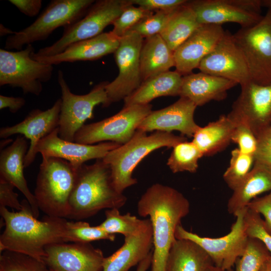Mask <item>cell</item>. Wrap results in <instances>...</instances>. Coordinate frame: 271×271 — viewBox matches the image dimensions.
<instances>
[{
    "label": "cell",
    "instance_id": "cell-1",
    "mask_svg": "<svg viewBox=\"0 0 271 271\" xmlns=\"http://www.w3.org/2000/svg\"><path fill=\"white\" fill-rule=\"evenodd\" d=\"M17 212L0 207L5 228L0 237V251H10L30 256L44 263L45 247L49 244L68 242L65 218L46 216L35 218L27 199Z\"/></svg>",
    "mask_w": 271,
    "mask_h": 271
},
{
    "label": "cell",
    "instance_id": "cell-2",
    "mask_svg": "<svg viewBox=\"0 0 271 271\" xmlns=\"http://www.w3.org/2000/svg\"><path fill=\"white\" fill-rule=\"evenodd\" d=\"M137 210L141 216H149L152 224L154 248L151 271H165L170 248L176 240V228L189 213V202L176 189L156 183L141 196Z\"/></svg>",
    "mask_w": 271,
    "mask_h": 271
},
{
    "label": "cell",
    "instance_id": "cell-3",
    "mask_svg": "<svg viewBox=\"0 0 271 271\" xmlns=\"http://www.w3.org/2000/svg\"><path fill=\"white\" fill-rule=\"evenodd\" d=\"M126 201V197L113 185L109 166L102 159H97L93 164L78 168L68 218H87L104 209H119Z\"/></svg>",
    "mask_w": 271,
    "mask_h": 271
},
{
    "label": "cell",
    "instance_id": "cell-4",
    "mask_svg": "<svg viewBox=\"0 0 271 271\" xmlns=\"http://www.w3.org/2000/svg\"><path fill=\"white\" fill-rule=\"evenodd\" d=\"M186 141L185 137L172 132L156 131L147 135L145 131L137 130L129 141L110 151L102 160L110 167L115 188L123 193L125 189L137 183L132 173L145 157L157 149L173 148Z\"/></svg>",
    "mask_w": 271,
    "mask_h": 271
},
{
    "label": "cell",
    "instance_id": "cell-5",
    "mask_svg": "<svg viewBox=\"0 0 271 271\" xmlns=\"http://www.w3.org/2000/svg\"><path fill=\"white\" fill-rule=\"evenodd\" d=\"M78 169L66 160L42 157L34 195L47 216L68 218Z\"/></svg>",
    "mask_w": 271,
    "mask_h": 271
},
{
    "label": "cell",
    "instance_id": "cell-6",
    "mask_svg": "<svg viewBox=\"0 0 271 271\" xmlns=\"http://www.w3.org/2000/svg\"><path fill=\"white\" fill-rule=\"evenodd\" d=\"M93 0H53L30 25L8 36L5 48L22 50L47 38L57 28L71 25L83 17L94 4Z\"/></svg>",
    "mask_w": 271,
    "mask_h": 271
},
{
    "label": "cell",
    "instance_id": "cell-7",
    "mask_svg": "<svg viewBox=\"0 0 271 271\" xmlns=\"http://www.w3.org/2000/svg\"><path fill=\"white\" fill-rule=\"evenodd\" d=\"M129 1L101 0L94 2L85 15L64 28L62 37L52 45L33 52L35 57L52 56L63 52L71 44L95 37L113 24L129 4Z\"/></svg>",
    "mask_w": 271,
    "mask_h": 271
},
{
    "label": "cell",
    "instance_id": "cell-8",
    "mask_svg": "<svg viewBox=\"0 0 271 271\" xmlns=\"http://www.w3.org/2000/svg\"><path fill=\"white\" fill-rule=\"evenodd\" d=\"M34 51L32 44L19 51L0 49L1 86L20 88L24 94H41L42 83L51 79L54 68L32 58Z\"/></svg>",
    "mask_w": 271,
    "mask_h": 271
},
{
    "label": "cell",
    "instance_id": "cell-9",
    "mask_svg": "<svg viewBox=\"0 0 271 271\" xmlns=\"http://www.w3.org/2000/svg\"><path fill=\"white\" fill-rule=\"evenodd\" d=\"M245 59L250 80L271 83V10L253 26L241 28L233 34Z\"/></svg>",
    "mask_w": 271,
    "mask_h": 271
},
{
    "label": "cell",
    "instance_id": "cell-10",
    "mask_svg": "<svg viewBox=\"0 0 271 271\" xmlns=\"http://www.w3.org/2000/svg\"><path fill=\"white\" fill-rule=\"evenodd\" d=\"M58 82L61 92V106L59 121V136L65 141L73 142L77 131L85 121L93 117V110L96 105L107 106L105 85L102 82L95 86L85 94L73 93L64 76L63 72H58Z\"/></svg>",
    "mask_w": 271,
    "mask_h": 271
},
{
    "label": "cell",
    "instance_id": "cell-11",
    "mask_svg": "<svg viewBox=\"0 0 271 271\" xmlns=\"http://www.w3.org/2000/svg\"><path fill=\"white\" fill-rule=\"evenodd\" d=\"M151 104L124 106L116 114L99 121L84 124L74 142L94 145L105 141L123 145L134 135L141 122L152 112Z\"/></svg>",
    "mask_w": 271,
    "mask_h": 271
},
{
    "label": "cell",
    "instance_id": "cell-12",
    "mask_svg": "<svg viewBox=\"0 0 271 271\" xmlns=\"http://www.w3.org/2000/svg\"><path fill=\"white\" fill-rule=\"evenodd\" d=\"M244 208L234 216L236 219L229 233L218 238L201 236L186 230L179 224L175 230L177 239H189L201 246L209 255L215 266L223 270L232 268L237 259L244 253L248 237L245 230Z\"/></svg>",
    "mask_w": 271,
    "mask_h": 271
},
{
    "label": "cell",
    "instance_id": "cell-13",
    "mask_svg": "<svg viewBox=\"0 0 271 271\" xmlns=\"http://www.w3.org/2000/svg\"><path fill=\"white\" fill-rule=\"evenodd\" d=\"M143 42L144 38L132 31L120 38L119 46L114 53L118 74L105 85L108 106L113 102L124 99L143 82L140 53Z\"/></svg>",
    "mask_w": 271,
    "mask_h": 271
},
{
    "label": "cell",
    "instance_id": "cell-14",
    "mask_svg": "<svg viewBox=\"0 0 271 271\" xmlns=\"http://www.w3.org/2000/svg\"><path fill=\"white\" fill-rule=\"evenodd\" d=\"M188 4L201 25L234 23L246 28L255 25L263 16L261 0H195Z\"/></svg>",
    "mask_w": 271,
    "mask_h": 271
},
{
    "label": "cell",
    "instance_id": "cell-15",
    "mask_svg": "<svg viewBox=\"0 0 271 271\" xmlns=\"http://www.w3.org/2000/svg\"><path fill=\"white\" fill-rule=\"evenodd\" d=\"M227 115L235 122L247 124L256 136L271 125V83L260 85L250 81L241 85Z\"/></svg>",
    "mask_w": 271,
    "mask_h": 271
},
{
    "label": "cell",
    "instance_id": "cell-16",
    "mask_svg": "<svg viewBox=\"0 0 271 271\" xmlns=\"http://www.w3.org/2000/svg\"><path fill=\"white\" fill-rule=\"evenodd\" d=\"M201 72L234 81L240 86L251 81L242 52L232 34H225L213 50L200 62Z\"/></svg>",
    "mask_w": 271,
    "mask_h": 271
},
{
    "label": "cell",
    "instance_id": "cell-17",
    "mask_svg": "<svg viewBox=\"0 0 271 271\" xmlns=\"http://www.w3.org/2000/svg\"><path fill=\"white\" fill-rule=\"evenodd\" d=\"M45 250L44 263L55 271H102L103 253L90 243H56Z\"/></svg>",
    "mask_w": 271,
    "mask_h": 271
},
{
    "label": "cell",
    "instance_id": "cell-18",
    "mask_svg": "<svg viewBox=\"0 0 271 271\" xmlns=\"http://www.w3.org/2000/svg\"><path fill=\"white\" fill-rule=\"evenodd\" d=\"M61 106V99L59 98L51 108L45 110H32L20 122L0 129L1 139L19 134L30 141L25 157V168L28 167L34 161L37 155L36 148L39 141L58 127Z\"/></svg>",
    "mask_w": 271,
    "mask_h": 271
},
{
    "label": "cell",
    "instance_id": "cell-19",
    "mask_svg": "<svg viewBox=\"0 0 271 271\" xmlns=\"http://www.w3.org/2000/svg\"><path fill=\"white\" fill-rule=\"evenodd\" d=\"M121 145L111 142L85 145L65 141L59 137L58 127L39 141L36 153H40L42 157L66 160L78 169L86 161L103 159L108 152Z\"/></svg>",
    "mask_w": 271,
    "mask_h": 271
},
{
    "label": "cell",
    "instance_id": "cell-20",
    "mask_svg": "<svg viewBox=\"0 0 271 271\" xmlns=\"http://www.w3.org/2000/svg\"><path fill=\"white\" fill-rule=\"evenodd\" d=\"M197 107L189 99L180 97L166 107L152 111L141 122L137 130L146 132L154 130L172 132L177 130L181 136L192 138L200 127L194 118Z\"/></svg>",
    "mask_w": 271,
    "mask_h": 271
},
{
    "label": "cell",
    "instance_id": "cell-21",
    "mask_svg": "<svg viewBox=\"0 0 271 271\" xmlns=\"http://www.w3.org/2000/svg\"><path fill=\"white\" fill-rule=\"evenodd\" d=\"M221 25H202L174 52L175 67L182 75L198 68L225 34Z\"/></svg>",
    "mask_w": 271,
    "mask_h": 271
},
{
    "label": "cell",
    "instance_id": "cell-22",
    "mask_svg": "<svg viewBox=\"0 0 271 271\" xmlns=\"http://www.w3.org/2000/svg\"><path fill=\"white\" fill-rule=\"evenodd\" d=\"M153 246L151 220L142 219L136 231L124 236L123 244L111 255L105 257L102 271H128L148 255Z\"/></svg>",
    "mask_w": 271,
    "mask_h": 271
},
{
    "label": "cell",
    "instance_id": "cell-23",
    "mask_svg": "<svg viewBox=\"0 0 271 271\" xmlns=\"http://www.w3.org/2000/svg\"><path fill=\"white\" fill-rule=\"evenodd\" d=\"M28 149L26 138L19 136L9 146L1 151L0 178L12 184L23 193L31 206L34 216L38 218L40 209L24 175L25 159Z\"/></svg>",
    "mask_w": 271,
    "mask_h": 271
},
{
    "label": "cell",
    "instance_id": "cell-24",
    "mask_svg": "<svg viewBox=\"0 0 271 271\" xmlns=\"http://www.w3.org/2000/svg\"><path fill=\"white\" fill-rule=\"evenodd\" d=\"M120 38L110 31L83 41L73 43L63 52L49 57H35L34 59L50 65L78 61L95 60L114 53L119 44Z\"/></svg>",
    "mask_w": 271,
    "mask_h": 271
},
{
    "label": "cell",
    "instance_id": "cell-25",
    "mask_svg": "<svg viewBox=\"0 0 271 271\" xmlns=\"http://www.w3.org/2000/svg\"><path fill=\"white\" fill-rule=\"evenodd\" d=\"M237 85L230 80L202 72L191 73L183 77L179 96L201 106L212 100L225 99L227 91Z\"/></svg>",
    "mask_w": 271,
    "mask_h": 271
},
{
    "label": "cell",
    "instance_id": "cell-26",
    "mask_svg": "<svg viewBox=\"0 0 271 271\" xmlns=\"http://www.w3.org/2000/svg\"><path fill=\"white\" fill-rule=\"evenodd\" d=\"M267 191H271V167L254 163L246 177L233 190L227 203L228 212L235 215L257 195Z\"/></svg>",
    "mask_w": 271,
    "mask_h": 271
},
{
    "label": "cell",
    "instance_id": "cell-27",
    "mask_svg": "<svg viewBox=\"0 0 271 271\" xmlns=\"http://www.w3.org/2000/svg\"><path fill=\"white\" fill-rule=\"evenodd\" d=\"M214 264L198 244L189 239H177L170 248L165 271H209Z\"/></svg>",
    "mask_w": 271,
    "mask_h": 271
},
{
    "label": "cell",
    "instance_id": "cell-28",
    "mask_svg": "<svg viewBox=\"0 0 271 271\" xmlns=\"http://www.w3.org/2000/svg\"><path fill=\"white\" fill-rule=\"evenodd\" d=\"M182 75L177 71H168L150 77L124 99V106L149 104L161 96H179Z\"/></svg>",
    "mask_w": 271,
    "mask_h": 271
},
{
    "label": "cell",
    "instance_id": "cell-29",
    "mask_svg": "<svg viewBox=\"0 0 271 271\" xmlns=\"http://www.w3.org/2000/svg\"><path fill=\"white\" fill-rule=\"evenodd\" d=\"M235 122L227 115L199 128L193 136L192 142L203 156H213L224 150L231 142Z\"/></svg>",
    "mask_w": 271,
    "mask_h": 271
},
{
    "label": "cell",
    "instance_id": "cell-30",
    "mask_svg": "<svg viewBox=\"0 0 271 271\" xmlns=\"http://www.w3.org/2000/svg\"><path fill=\"white\" fill-rule=\"evenodd\" d=\"M143 81L175 66L174 52L160 34L146 38L140 53Z\"/></svg>",
    "mask_w": 271,
    "mask_h": 271
},
{
    "label": "cell",
    "instance_id": "cell-31",
    "mask_svg": "<svg viewBox=\"0 0 271 271\" xmlns=\"http://www.w3.org/2000/svg\"><path fill=\"white\" fill-rule=\"evenodd\" d=\"M188 2L172 14L160 34L173 52L202 25Z\"/></svg>",
    "mask_w": 271,
    "mask_h": 271
},
{
    "label": "cell",
    "instance_id": "cell-32",
    "mask_svg": "<svg viewBox=\"0 0 271 271\" xmlns=\"http://www.w3.org/2000/svg\"><path fill=\"white\" fill-rule=\"evenodd\" d=\"M203 156L202 152L192 142L186 141L173 148L167 165L173 173H195L198 168V161Z\"/></svg>",
    "mask_w": 271,
    "mask_h": 271
},
{
    "label": "cell",
    "instance_id": "cell-33",
    "mask_svg": "<svg viewBox=\"0 0 271 271\" xmlns=\"http://www.w3.org/2000/svg\"><path fill=\"white\" fill-rule=\"evenodd\" d=\"M270 253L259 240L249 238L243 254L236 261L235 268L226 271H259Z\"/></svg>",
    "mask_w": 271,
    "mask_h": 271
},
{
    "label": "cell",
    "instance_id": "cell-34",
    "mask_svg": "<svg viewBox=\"0 0 271 271\" xmlns=\"http://www.w3.org/2000/svg\"><path fill=\"white\" fill-rule=\"evenodd\" d=\"M119 209L112 208L105 211V219L99 226L110 234L120 233L126 236L136 231L142 223V219L127 213L121 215Z\"/></svg>",
    "mask_w": 271,
    "mask_h": 271
},
{
    "label": "cell",
    "instance_id": "cell-35",
    "mask_svg": "<svg viewBox=\"0 0 271 271\" xmlns=\"http://www.w3.org/2000/svg\"><path fill=\"white\" fill-rule=\"evenodd\" d=\"M254 162L253 155L243 154L238 148L231 151L229 165L223 175L231 189L233 190L246 177Z\"/></svg>",
    "mask_w": 271,
    "mask_h": 271
},
{
    "label": "cell",
    "instance_id": "cell-36",
    "mask_svg": "<svg viewBox=\"0 0 271 271\" xmlns=\"http://www.w3.org/2000/svg\"><path fill=\"white\" fill-rule=\"evenodd\" d=\"M68 242H86L106 239L114 241L115 234H110L102 229L99 225L90 226L82 221H68L67 223Z\"/></svg>",
    "mask_w": 271,
    "mask_h": 271
},
{
    "label": "cell",
    "instance_id": "cell-37",
    "mask_svg": "<svg viewBox=\"0 0 271 271\" xmlns=\"http://www.w3.org/2000/svg\"><path fill=\"white\" fill-rule=\"evenodd\" d=\"M46 265L28 255L10 251L1 253L0 271H45Z\"/></svg>",
    "mask_w": 271,
    "mask_h": 271
},
{
    "label": "cell",
    "instance_id": "cell-38",
    "mask_svg": "<svg viewBox=\"0 0 271 271\" xmlns=\"http://www.w3.org/2000/svg\"><path fill=\"white\" fill-rule=\"evenodd\" d=\"M152 13L153 12L152 11L145 10L140 7H135L130 2L113 23V28L111 32L115 36L120 38L141 20Z\"/></svg>",
    "mask_w": 271,
    "mask_h": 271
},
{
    "label": "cell",
    "instance_id": "cell-39",
    "mask_svg": "<svg viewBox=\"0 0 271 271\" xmlns=\"http://www.w3.org/2000/svg\"><path fill=\"white\" fill-rule=\"evenodd\" d=\"M244 220L245 232L248 238L259 240L271 253V234L267 230L260 215L246 207Z\"/></svg>",
    "mask_w": 271,
    "mask_h": 271
},
{
    "label": "cell",
    "instance_id": "cell-40",
    "mask_svg": "<svg viewBox=\"0 0 271 271\" xmlns=\"http://www.w3.org/2000/svg\"><path fill=\"white\" fill-rule=\"evenodd\" d=\"M175 11H156L143 19L130 31L136 32L143 38L160 34Z\"/></svg>",
    "mask_w": 271,
    "mask_h": 271
},
{
    "label": "cell",
    "instance_id": "cell-41",
    "mask_svg": "<svg viewBox=\"0 0 271 271\" xmlns=\"http://www.w3.org/2000/svg\"><path fill=\"white\" fill-rule=\"evenodd\" d=\"M231 142L237 144L242 153L253 156L256 147V138L251 128L243 122H235Z\"/></svg>",
    "mask_w": 271,
    "mask_h": 271
},
{
    "label": "cell",
    "instance_id": "cell-42",
    "mask_svg": "<svg viewBox=\"0 0 271 271\" xmlns=\"http://www.w3.org/2000/svg\"><path fill=\"white\" fill-rule=\"evenodd\" d=\"M256 147L253 154L254 163L271 167V125L256 136Z\"/></svg>",
    "mask_w": 271,
    "mask_h": 271
},
{
    "label": "cell",
    "instance_id": "cell-43",
    "mask_svg": "<svg viewBox=\"0 0 271 271\" xmlns=\"http://www.w3.org/2000/svg\"><path fill=\"white\" fill-rule=\"evenodd\" d=\"M130 2L143 9L152 11L173 12L185 4L186 0H131Z\"/></svg>",
    "mask_w": 271,
    "mask_h": 271
},
{
    "label": "cell",
    "instance_id": "cell-44",
    "mask_svg": "<svg viewBox=\"0 0 271 271\" xmlns=\"http://www.w3.org/2000/svg\"><path fill=\"white\" fill-rule=\"evenodd\" d=\"M15 187L0 178V207H9L20 211L22 204L18 200V194L14 191Z\"/></svg>",
    "mask_w": 271,
    "mask_h": 271
},
{
    "label": "cell",
    "instance_id": "cell-45",
    "mask_svg": "<svg viewBox=\"0 0 271 271\" xmlns=\"http://www.w3.org/2000/svg\"><path fill=\"white\" fill-rule=\"evenodd\" d=\"M247 207L263 216L265 227L271 234V191L263 197L254 198Z\"/></svg>",
    "mask_w": 271,
    "mask_h": 271
},
{
    "label": "cell",
    "instance_id": "cell-46",
    "mask_svg": "<svg viewBox=\"0 0 271 271\" xmlns=\"http://www.w3.org/2000/svg\"><path fill=\"white\" fill-rule=\"evenodd\" d=\"M10 3L15 6L22 13L33 17L37 16L41 8V0H10Z\"/></svg>",
    "mask_w": 271,
    "mask_h": 271
},
{
    "label": "cell",
    "instance_id": "cell-47",
    "mask_svg": "<svg viewBox=\"0 0 271 271\" xmlns=\"http://www.w3.org/2000/svg\"><path fill=\"white\" fill-rule=\"evenodd\" d=\"M26 103L23 97L0 95V109L8 108L12 113H16L22 108Z\"/></svg>",
    "mask_w": 271,
    "mask_h": 271
},
{
    "label": "cell",
    "instance_id": "cell-48",
    "mask_svg": "<svg viewBox=\"0 0 271 271\" xmlns=\"http://www.w3.org/2000/svg\"><path fill=\"white\" fill-rule=\"evenodd\" d=\"M152 254L153 250L144 260L138 264L136 271H147L148 269L151 265Z\"/></svg>",
    "mask_w": 271,
    "mask_h": 271
},
{
    "label": "cell",
    "instance_id": "cell-49",
    "mask_svg": "<svg viewBox=\"0 0 271 271\" xmlns=\"http://www.w3.org/2000/svg\"><path fill=\"white\" fill-rule=\"evenodd\" d=\"M15 32L6 28L3 25L1 24L0 26V34L1 36H5L9 34L10 35H13Z\"/></svg>",
    "mask_w": 271,
    "mask_h": 271
},
{
    "label": "cell",
    "instance_id": "cell-50",
    "mask_svg": "<svg viewBox=\"0 0 271 271\" xmlns=\"http://www.w3.org/2000/svg\"><path fill=\"white\" fill-rule=\"evenodd\" d=\"M261 5L262 8L271 10V0H261Z\"/></svg>",
    "mask_w": 271,
    "mask_h": 271
},
{
    "label": "cell",
    "instance_id": "cell-51",
    "mask_svg": "<svg viewBox=\"0 0 271 271\" xmlns=\"http://www.w3.org/2000/svg\"><path fill=\"white\" fill-rule=\"evenodd\" d=\"M267 261V260H266ZM266 262L261 266L259 271H270L267 263Z\"/></svg>",
    "mask_w": 271,
    "mask_h": 271
},
{
    "label": "cell",
    "instance_id": "cell-52",
    "mask_svg": "<svg viewBox=\"0 0 271 271\" xmlns=\"http://www.w3.org/2000/svg\"><path fill=\"white\" fill-rule=\"evenodd\" d=\"M209 271H226L215 265L213 266Z\"/></svg>",
    "mask_w": 271,
    "mask_h": 271
},
{
    "label": "cell",
    "instance_id": "cell-53",
    "mask_svg": "<svg viewBox=\"0 0 271 271\" xmlns=\"http://www.w3.org/2000/svg\"><path fill=\"white\" fill-rule=\"evenodd\" d=\"M266 262L267 263L270 271H271V256H270L267 259Z\"/></svg>",
    "mask_w": 271,
    "mask_h": 271
},
{
    "label": "cell",
    "instance_id": "cell-54",
    "mask_svg": "<svg viewBox=\"0 0 271 271\" xmlns=\"http://www.w3.org/2000/svg\"><path fill=\"white\" fill-rule=\"evenodd\" d=\"M45 271H55V270H53V269H51V268H49V267H48L47 266V268H46V269H45Z\"/></svg>",
    "mask_w": 271,
    "mask_h": 271
}]
</instances>
